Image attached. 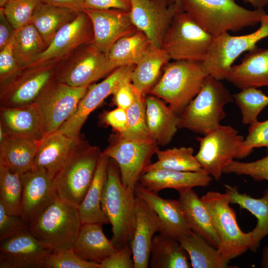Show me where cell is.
<instances>
[{"label": "cell", "instance_id": "obj_9", "mask_svg": "<svg viewBox=\"0 0 268 268\" xmlns=\"http://www.w3.org/2000/svg\"><path fill=\"white\" fill-rule=\"evenodd\" d=\"M116 68L107 53L89 43L79 46L58 62L55 78L73 87H88Z\"/></svg>", "mask_w": 268, "mask_h": 268}, {"label": "cell", "instance_id": "obj_21", "mask_svg": "<svg viewBox=\"0 0 268 268\" xmlns=\"http://www.w3.org/2000/svg\"><path fill=\"white\" fill-rule=\"evenodd\" d=\"M160 229V221L155 212L144 200L136 196L134 220L129 242L134 268H148L152 240Z\"/></svg>", "mask_w": 268, "mask_h": 268}, {"label": "cell", "instance_id": "obj_25", "mask_svg": "<svg viewBox=\"0 0 268 268\" xmlns=\"http://www.w3.org/2000/svg\"><path fill=\"white\" fill-rule=\"evenodd\" d=\"M58 131L47 134L40 140L34 167L47 171L54 178L81 139Z\"/></svg>", "mask_w": 268, "mask_h": 268}, {"label": "cell", "instance_id": "obj_14", "mask_svg": "<svg viewBox=\"0 0 268 268\" xmlns=\"http://www.w3.org/2000/svg\"><path fill=\"white\" fill-rule=\"evenodd\" d=\"M88 87H75L55 78L35 101L43 120L46 134L57 131L75 111Z\"/></svg>", "mask_w": 268, "mask_h": 268}, {"label": "cell", "instance_id": "obj_55", "mask_svg": "<svg viewBox=\"0 0 268 268\" xmlns=\"http://www.w3.org/2000/svg\"><path fill=\"white\" fill-rule=\"evenodd\" d=\"M244 2L250 4L255 9H264L268 5V0H242Z\"/></svg>", "mask_w": 268, "mask_h": 268}, {"label": "cell", "instance_id": "obj_37", "mask_svg": "<svg viewBox=\"0 0 268 268\" xmlns=\"http://www.w3.org/2000/svg\"><path fill=\"white\" fill-rule=\"evenodd\" d=\"M151 44L146 36L137 30L114 43L107 53L108 57L116 68L135 66Z\"/></svg>", "mask_w": 268, "mask_h": 268}, {"label": "cell", "instance_id": "obj_3", "mask_svg": "<svg viewBox=\"0 0 268 268\" xmlns=\"http://www.w3.org/2000/svg\"><path fill=\"white\" fill-rule=\"evenodd\" d=\"M136 196L122 183L116 162L110 158L101 198L102 210L112 225V241L120 249L129 243L134 223Z\"/></svg>", "mask_w": 268, "mask_h": 268}, {"label": "cell", "instance_id": "obj_58", "mask_svg": "<svg viewBox=\"0 0 268 268\" xmlns=\"http://www.w3.org/2000/svg\"><path fill=\"white\" fill-rule=\"evenodd\" d=\"M9 0H0V7L3 8L7 3Z\"/></svg>", "mask_w": 268, "mask_h": 268}, {"label": "cell", "instance_id": "obj_22", "mask_svg": "<svg viewBox=\"0 0 268 268\" xmlns=\"http://www.w3.org/2000/svg\"><path fill=\"white\" fill-rule=\"evenodd\" d=\"M0 127L9 137L40 140L46 134L42 115L35 102L0 107Z\"/></svg>", "mask_w": 268, "mask_h": 268}, {"label": "cell", "instance_id": "obj_51", "mask_svg": "<svg viewBox=\"0 0 268 268\" xmlns=\"http://www.w3.org/2000/svg\"><path fill=\"white\" fill-rule=\"evenodd\" d=\"M131 8V0H84L83 9H115L130 11Z\"/></svg>", "mask_w": 268, "mask_h": 268}, {"label": "cell", "instance_id": "obj_39", "mask_svg": "<svg viewBox=\"0 0 268 268\" xmlns=\"http://www.w3.org/2000/svg\"><path fill=\"white\" fill-rule=\"evenodd\" d=\"M193 153L192 147H174L164 150L158 149L155 153L157 160L149 164L145 168L144 173L158 169L184 172L200 171L201 167Z\"/></svg>", "mask_w": 268, "mask_h": 268}, {"label": "cell", "instance_id": "obj_45", "mask_svg": "<svg viewBox=\"0 0 268 268\" xmlns=\"http://www.w3.org/2000/svg\"><path fill=\"white\" fill-rule=\"evenodd\" d=\"M265 147L268 154V119L263 122L258 121L250 125L248 134L239 147L235 158L246 157L255 148Z\"/></svg>", "mask_w": 268, "mask_h": 268}, {"label": "cell", "instance_id": "obj_32", "mask_svg": "<svg viewBox=\"0 0 268 268\" xmlns=\"http://www.w3.org/2000/svg\"><path fill=\"white\" fill-rule=\"evenodd\" d=\"M226 193L230 196L231 203L238 204L254 215L257 220L255 228L251 231L252 244L250 250L256 252L261 241L268 235V188L263 196L257 199L245 194L240 193L237 188L224 185Z\"/></svg>", "mask_w": 268, "mask_h": 268}, {"label": "cell", "instance_id": "obj_18", "mask_svg": "<svg viewBox=\"0 0 268 268\" xmlns=\"http://www.w3.org/2000/svg\"><path fill=\"white\" fill-rule=\"evenodd\" d=\"M20 178L23 189L20 216L29 225L58 195L54 178L43 168L33 167Z\"/></svg>", "mask_w": 268, "mask_h": 268}, {"label": "cell", "instance_id": "obj_5", "mask_svg": "<svg viewBox=\"0 0 268 268\" xmlns=\"http://www.w3.org/2000/svg\"><path fill=\"white\" fill-rule=\"evenodd\" d=\"M81 225L77 207L58 196L28 228L39 241L56 251L71 248Z\"/></svg>", "mask_w": 268, "mask_h": 268}, {"label": "cell", "instance_id": "obj_27", "mask_svg": "<svg viewBox=\"0 0 268 268\" xmlns=\"http://www.w3.org/2000/svg\"><path fill=\"white\" fill-rule=\"evenodd\" d=\"M71 249L81 259L99 264L118 250L98 223L81 224Z\"/></svg>", "mask_w": 268, "mask_h": 268}, {"label": "cell", "instance_id": "obj_54", "mask_svg": "<svg viewBox=\"0 0 268 268\" xmlns=\"http://www.w3.org/2000/svg\"><path fill=\"white\" fill-rule=\"evenodd\" d=\"M40 1L55 6L82 10L84 8V0H40Z\"/></svg>", "mask_w": 268, "mask_h": 268}, {"label": "cell", "instance_id": "obj_13", "mask_svg": "<svg viewBox=\"0 0 268 268\" xmlns=\"http://www.w3.org/2000/svg\"><path fill=\"white\" fill-rule=\"evenodd\" d=\"M196 139L200 142L196 159L202 169L219 181L224 167L235 158L244 138L231 126L220 125Z\"/></svg>", "mask_w": 268, "mask_h": 268}, {"label": "cell", "instance_id": "obj_24", "mask_svg": "<svg viewBox=\"0 0 268 268\" xmlns=\"http://www.w3.org/2000/svg\"><path fill=\"white\" fill-rule=\"evenodd\" d=\"M225 80L240 89L268 87V48L256 46L248 51L240 64L232 66Z\"/></svg>", "mask_w": 268, "mask_h": 268}, {"label": "cell", "instance_id": "obj_52", "mask_svg": "<svg viewBox=\"0 0 268 268\" xmlns=\"http://www.w3.org/2000/svg\"><path fill=\"white\" fill-rule=\"evenodd\" d=\"M102 122L111 127L114 130L120 134H123L127 127L126 110L117 107L102 115Z\"/></svg>", "mask_w": 268, "mask_h": 268}, {"label": "cell", "instance_id": "obj_7", "mask_svg": "<svg viewBox=\"0 0 268 268\" xmlns=\"http://www.w3.org/2000/svg\"><path fill=\"white\" fill-rule=\"evenodd\" d=\"M211 216L219 240L217 250L228 262L246 252L252 244L251 231L239 228L234 210L230 206V196L225 192L210 191L201 198Z\"/></svg>", "mask_w": 268, "mask_h": 268}, {"label": "cell", "instance_id": "obj_44", "mask_svg": "<svg viewBox=\"0 0 268 268\" xmlns=\"http://www.w3.org/2000/svg\"><path fill=\"white\" fill-rule=\"evenodd\" d=\"M40 0H9L2 8L14 30L31 23L34 11Z\"/></svg>", "mask_w": 268, "mask_h": 268}, {"label": "cell", "instance_id": "obj_29", "mask_svg": "<svg viewBox=\"0 0 268 268\" xmlns=\"http://www.w3.org/2000/svg\"><path fill=\"white\" fill-rule=\"evenodd\" d=\"M179 194L178 201L190 229L217 249L218 238L212 224L211 216L201 199L192 189Z\"/></svg>", "mask_w": 268, "mask_h": 268}, {"label": "cell", "instance_id": "obj_16", "mask_svg": "<svg viewBox=\"0 0 268 268\" xmlns=\"http://www.w3.org/2000/svg\"><path fill=\"white\" fill-rule=\"evenodd\" d=\"M180 12L169 0H131V20L150 42L162 48L175 15Z\"/></svg>", "mask_w": 268, "mask_h": 268}, {"label": "cell", "instance_id": "obj_42", "mask_svg": "<svg viewBox=\"0 0 268 268\" xmlns=\"http://www.w3.org/2000/svg\"><path fill=\"white\" fill-rule=\"evenodd\" d=\"M142 95L137 91L134 101L126 110V129L123 134H119L125 138L138 140L150 138L146 122L145 99Z\"/></svg>", "mask_w": 268, "mask_h": 268}, {"label": "cell", "instance_id": "obj_35", "mask_svg": "<svg viewBox=\"0 0 268 268\" xmlns=\"http://www.w3.org/2000/svg\"><path fill=\"white\" fill-rule=\"evenodd\" d=\"M178 241L189 255L193 268H224L228 261L200 234L191 230Z\"/></svg>", "mask_w": 268, "mask_h": 268}, {"label": "cell", "instance_id": "obj_41", "mask_svg": "<svg viewBox=\"0 0 268 268\" xmlns=\"http://www.w3.org/2000/svg\"><path fill=\"white\" fill-rule=\"evenodd\" d=\"M241 90L232 94L234 102L240 110L242 123L250 125L258 121L260 113L268 105V96L258 88Z\"/></svg>", "mask_w": 268, "mask_h": 268}, {"label": "cell", "instance_id": "obj_36", "mask_svg": "<svg viewBox=\"0 0 268 268\" xmlns=\"http://www.w3.org/2000/svg\"><path fill=\"white\" fill-rule=\"evenodd\" d=\"M187 253L177 239L160 233L153 237L149 265L151 268H190Z\"/></svg>", "mask_w": 268, "mask_h": 268}, {"label": "cell", "instance_id": "obj_20", "mask_svg": "<svg viewBox=\"0 0 268 268\" xmlns=\"http://www.w3.org/2000/svg\"><path fill=\"white\" fill-rule=\"evenodd\" d=\"M82 10L92 23V44L105 53L118 40L137 30L131 20L130 11L115 9Z\"/></svg>", "mask_w": 268, "mask_h": 268}, {"label": "cell", "instance_id": "obj_57", "mask_svg": "<svg viewBox=\"0 0 268 268\" xmlns=\"http://www.w3.org/2000/svg\"><path fill=\"white\" fill-rule=\"evenodd\" d=\"M169 1L175 6L179 11H183L182 9L183 0H169Z\"/></svg>", "mask_w": 268, "mask_h": 268}, {"label": "cell", "instance_id": "obj_28", "mask_svg": "<svg viewBox=\"0 0 268 268\" xmlns=\"http://www.w3.org/2000/svg\"><path fill=\"white\" fill-rule=\"evenodd\" d=\"M146 122L151 138L158 145L169 143L176 134L179 117L162 99L154 95L145 99Z\"/></svg>", "mask_w": 268, "mask_h": 268}, {"label": "cell", "instance_id": "obj_26", "mask_svg": "<svg viewBox=\"0 0 268 268\" xmlns=\"http://www.w3.org/2000/svg\"><path fill=\"white\" fill-rule=\"evenodd\" d=\"M211 180L210 175L203 169L195 172L158 169L143 173L139 183L156 193L169 188L176 190L180 194L194 187H205Z\"/></svg>", "mask_w": 268, "mask_h": 268}, {"label": "cell", "instance_id": "obj_4", "mask_svg": "<svg viewBox=\"0 0 268 268\" xmlns=\"http://www.w3.org/2000/svg\"><path fill=\"white\" fill-rule=\"evenodd\" d=\"M233 102L221 80L208 75L199 93L178 116V127L204 135L220 125L226 116L224 106Z\"/></svg>", "mask_w": 268, "mask_h": 268}, {"label": "cell", "instance_id": "obj_31", "mask_svg": "<svg viewBox=\"0 0 268 268\" xmlns=\"http://www.w3.org/2000/svg\"><path fill=\"white\" fill-rule=\"evenodd\" d=\"M40 140L5 136L0 141V165L20 175L31 170Z\"/></svg>", "mask_w": 268, "mask_h": 268}, {"label": "cell", "instance_id": "obj_30", "mask_svg": "<svg viewBox=\"0 0 268 268\" xmlns=\"http://www.w3.org/2000/svg\"><path fill=\"white\" fill-rule=\"evenodd\" d=\"M110 158L103 152L100 157L93 178L78 210L81 224L110 223L101 206L103 189L107 177Z\"/></svg>", "mask_w": 268, "mask_h": 268}, {"label": "cell", "instance_id": "obj_38", "mask_svg": "<svg viewBox=\"0 0 268 268\" xmlns=\"http://www.w3.org/2000/svg\"><path fill=\"white\" fill-rule=\"evenodd\" d=\"M13 51L21 67L30 66L47 47L34 26L29 23L15 30Z\"/></svg>", "mask_w": 268, "mask_h": 268}, {"label": "cell", "instance_id": "obj_48", "mask_svg": "<svg viewBox=\"0 0 268 268\" xmlns=\"http://www.w3.org/2000/svg\"><path fill=\"white\" fill-rule=\"evenodd\" d=\"M20 68L13 53L12 40L0 50V83L10 77Z\"/></svg>", "mask_w": 268, "mask_h": 268}, {"label": "cell", "instance_id": "obj_46", "mask_svg": "<svg viewBox=\"0 0 268 268\" xmlns=\"http://www.w3.org/2000/svg\"><path fill=\"white\" fill-rule=\"evenodd\" d=\"M223 173L247 175L257 181H268V154L260 159L250 162L233 160L224 167Z\"/></svg>", "mask_w": 268, "mask_h": 268}, {"label": "cell", "instance_id": "obj_8", "mask_svg": "<svg viewBox=\"0 0 268 268\" xmlns=\"http://www.w3.org/2000/svg\"><path fill=\"white\" fill-rule=\"evenodd\" d=\"M213 38L189 14L182 11L174 16L162 48L171 60L202 63L207 55Z\"/></svg>", "mask_w": 268, "mask_h": 268}, {"label": "cell", "instance_id": "obj_56", "mask_svg": "<svg viewBox=\"0 0 268 268\" xmlns=\"http://www.w3.org/2000/svg\"><path fill=\"white\" fill-rule=\"evenodd\" d=\"M261 266L263 268H268V246H266L263 249Z\"/></svg>", "mask_w": 268, "mask_h": 268}, {"label": "cell", "instance_id": "obj_23", "mask_svg": "<svg viewBox=\"0 0 268 268\" xmlns=\"http://www.w3.org/2000/svg\"><path fill=\"white\" fill-rule=\"evenodd\" d=\"M135 195L144 200L154 210L160 223V233L178 239L190 232L178 201L164 199L157 193L149 190L139 183L136 185Z\"/></svg>", "mask_w": 268, "mask_h": 268}, {"label": "cell", "instance_id": "obj_1", "mask_svg": "<svg viewBox=\"0 0 268 268\" xmlns=\"http://www.w3.org/2000/svg\"><path fill=\"white\" fill-rule=\"evenodd\" d=\"M182 9L214 37L255 26L266 13L245 8L235 0H183Z\"/></svg>", "mask_w": 268, "mask_h": 268}, {"label": "cell", "instance_id": "obj_33", "mask_svg": "<svg viewBox=\"0 0 268 268\" xmlns=\"http://www.w3.org/2000/svg\"><path fill=\"white\" fill-rule=\"evenodd\" d=\"M170 60L162 48L151 43L131 73V82L135 89L142 94L148 92L155 84L161 68Z\"/></svg>", "mask_w": 268, "mask_h": 268}, {"label": "cell", "instance_id": "obj_10", "mask_svg": "<svg viewBox=\"0 0 268 268\" xmlns=\"http://www.w3.org/2000/svg\"><path fill=\"white\" fill-rule=\"evenodd\" d=\"M260 24L258 29L246 35L232 36L226 32L214 37L207 55L202 62L207 74L219 80H225L237 58L268 37V14L262 17Z\"/></svg>", "mask_w": 268, "mask_h": 268}, {"label": "cell", "instance_id": "obj_17", "mask_svg": "<svg viewBox=\"0 0 268 268\" xmlns=\"http://www.w3.org/2000/svg\"><path fill=\"white\" fill-rule=\"evenodd\" d=\"M93 39L90 18L83 10H80L73 19L58 30L45 50L30 66L59 61L79 46L92 43Z\"/></svg>", "mask_w": 268, "mask_h": 268}, {"label": "cell", "instance_id": "obj_2", "mask_svg": "<svg viewBox=\"0 0 268 268\" xmlns=\"http://www.w3.org/2000/svg\"><path fill=\"white\" fill-rule=\"evenodd\" d=\"M208 75L201 62L174 61L165 66L161 77L148 92L179 116L199 93Z\"/></svg>", "mask_w": 268, "mask_h": 268}, {"label": "cell", "instance_id": "obj_15", "mask_svg": "<svg viewBox=\"0 0 268 268\" xmlns=\"http://www.w3.org/2000/svg\"><path fill=\"white\" fill-rule=\"evenodd\" d=\"M134 67H119L101 82L89 85L74 113L61 125L58 131L70 137H79L80 130L89 115L108 96L113 94L123 81L131 77Z\"/></svg>", "mask_w": 268, "mask_h": 268}, {"label": "cell", "instance_id": "obj_12", "mask_svg": "<svg viewBox=\"0 0 268 268\" xmlns=\"http://www.w3.org/2000/svg\"><path fill=\"white\" fill-rule=\"evenodd\" d=\"M58 61H51L20 69L0 83V107H16L34 103L55 78Z\"/></svg>", "mask_w": 268, "mask_h": 268}, {"label": "cell", "instance_id": "obj_47", "mask_svg": "<svg viewBox=\"0 0 268 268\" xmlns=\"http://www.w3.org/2000/svg\"><path fill=\"white\" fill-rule=\"evenodd\" d=\"M29 225L20 215L10 214L0 204V241L27 228Z\"/></svg>", "mask_w": 268, "mask_h": 268}, {"label": "cell", "instance_id": "obj_50", "mask_svg": "<svg viewBox=\"0 0 268 268\" xmlns=\"http://www.w3.org/2000/svg\"><path fill=\"white\" fill-rule=\"evenodd\" d=\"M137 91L133 85L131 77L123 81L113 94V101L117 106L125 110L129 108L134 101Z\"/></svg>", "mask_w": 268, "mask_h": 268}, {"label": "cell", "instance_id": "obj_49", "mask_svg": "<svg viewBox=\"0 0 268 268\" xmlns=\"http://www.w3.org/2000/svg\"><path fill=\"white\" fill-rule=\"evenodd\" d=\"M100 268H134L133 252L129 243L102 262Z\"/></svg>", "mask_w": 268, "mask_h": 268}, {"label": "cell", "instance_id": "obj_19", "mask_svg": "<svg viewBox=\"0 0 268 268\" xmlns=\"http://www.w3.org/2000/svg\"><path fill=\"white\" fill-rule=\"evenodd\" d=\"M52 251L27 228L0 241V268H41Z\"/></svg>", "mask_w": 268, "mask_h": 268}, {"label": "cell", "instance_id": "obj_11", "mask_svg": "<svg viewBox=\"0 0 268 268\" xmlns=\"http://www.w3.org/2000/svg\"><path fill=\"white\" fill-rule=\"evenodd\" d=\"M158 145L151 138L133 140L116 133L110 137L109 144L103 152L116 162L123 184L134 192L145 168L151 163V157L159 149Z\"/></svg>", "mask_w": 268, "mask_h": 268}, {"label": "cell", "instance_id": "obj_34", "mask_svg": "<svg viewBox=\"0 0 268 268\" xmlns=\"http://www.w3.org/2000/svg\"><path fill=\"white\" fill-rule=\"evenodd\" d=\"M79 11L40 2L34 11L31 23L48 46L58 30L73 19Z\"/></svg>", "mask_w": 268, "mask_h": 268}, {"label": "cell", "instance_id": "obj_43", "mask_svg": "<svg viewBox=\"0 0 268 268\" xmlns=\"http://www.w3.org/2000/svg\"><path fill=\"white\" fill-rule=\"evenodd\" d=\"M41 268H100V264L81 259L69 248L49 253L44 258Z\"/></svg>", "mask_w": 268, "mask_h": 268}, {"label": "cell", "instance_id": "obj_53", "mask_svg": "<svg viewBox=\"0 0 268 268\" xmlns=\"http://www.w3.org/2000/svg\"><path fill=\"white\" fill-rule=\"evenodd\" d=\"M15 30L0 8V50L13 39Z\"/></svg>", "mask_w": 268, "mask_h": 268}, {"label": "cell", "instance_id": "obj_6", "mask_svg": "<svg viewBox=\"0 0 268 268\" xmlns=\"http://www.w3.org/2000/svg\"><path fill=\"white\" fill-rule=\"evenodd\" d=\"M102 152L80 139L65 164L54 178L58 196L78 207L93 178Z\"/></svg>", "mask_w": 268, "mask_h": 268}, {"label": "cell", "instance_id": "obj_40", "mask_svg": "<svg viewBox=\"0 0 268 268\" xmlns=\"http://www.w3.org/2000/svg\"><path fill=\"white\" fill-rule=\"evenodd\" d=\"M22 189L20 175L0 165V204L9 214L20 216Z\"/></svg>", "mask_w": 268, "mask_h": 268}]
</instances>
